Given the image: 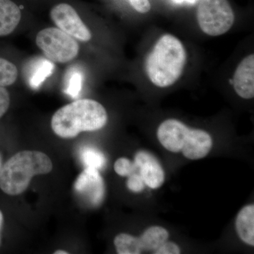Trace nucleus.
I'll use <instances>...</instances> for the list:
<instances>
[{
	"instance_id": "1",
	"label": "nucleus",
	"mask_w": 254,
	"mask_h": 254,
	"mask_svg": "<svg viewBox=\"0 0 254 254\" xmlns=\"http://www.w3.org/2000/svg\"><path fill=\"white\" fill-rule=\"evenodd\" d=\"M107 121L108 114L103 105L95 100L81 99L58 110L52 118L51 127L58 136L71 138L81 132L100 129Z\"/></svg>"
},
{
	"instance_id": "2",
	"label": "nucleus",
	"mask_w": 254,
	"mask_h": 254,
	"mask_svg": "<svg viewBox=\"0 0 254 254\" xmlns=\"http://www.w3.org/2000/svg\"><path fill=\"white\" fill-rule=\"evenodd\" d=\"M186 60V50L182 42L172 35H164L147 58L145 71L153 84L166 88L181 76Z\"/></svg>"
},
{
	"instance_id": "3",
	"label": "nucleus",
	"mask_w": 254,
	"mask_h": 254,
	"mask_svg": "<svg viewBox=\"0 0 254 254\" xmlns=\"http://www.w3.org/2000/svg\"><path fill=\"white\" fill-rule=\"evenodd\" d=\"M53 163L39 151L19 152L0 169V188L9 195H18L27 189L33 176L49 173Z\"/></svg>"
},
{
	"instance_id": "4",
	"label": "nucleus",
	"mask_w": 254,
	"mask_h": 254,
	"mask_svg": "<svg viewBox=\"0 0 254 254\" xmlns=\"http://www.w3.org/2000/svg\"><path fill=\"white\" fill-rule=\"evenodd\" d=\"M196 16L201 31L210 36L225 34L235 22L233 9L227 0H200Z\"/></svg>"
},
{
	"instance_id": "5",
	"label": "nucleus",
	"mask_w": 254,
	"mask_h": 254,
	"mask_svg": "<svg viewBox=\"0 0 254 254\" xmlns=\"http://www.w3.org/2000/svg\"><path fill=\"white\" fill-rule=\"evenodd\" d=\"M36 42L47 58L55 63H69L79 52L77 41L58 28L42 30L37 35Z\"/></svg>"
},
{
	"instance_id": "6",
	"label": "nucleus",
	"mask_w": 254,
	"mask_h": 254,
	"mask_svg": "<svg viewBox=\"0 0 254 254\" xmlns=\"http://www.w3.org/2000/svg\"><path fill=\"white\" fill-rule=\"evenodd\" d=\"M50 17L58 28L73 38L82 42L91 39V31L72 5L64 1L58 3L50 10Z\"/></svg>"
},
{
	"instance_id": "7",
	"label": "nucleus",
	"mask_w": 254,
	"mask_h": 254,
	"mask_svg": "<svg viewBox=\"0 0 254 254\" xmlns=\"http://www.w3.org/2000/svg\"><path fill=\"white\" fill-rule=\"evenodd\" d=\"M74 190L93 205H99L104 198V182L95 169L86 168L76 179Z\"/></svg>"
},
{
	"instance_id": "8",
	"label": "nucleus",
	"mask_w": 254,
	"mask_h": 254,
	"mask_svg": "<svg viewBox=\"0 0 254 254\" xmlns=\"http://www.w3.org/2000/svg\"><path fill=\"white\" fill-rule=\"evenodd\" d=\"M190 128L179 120H165L159 127L157 136L165 149L173 153L181 152Z\"/></svg>"
},
{
	"instance_id": "9",
	"label": "nucleus",
	"mask_w": 254,
	"mask_h": 254,
	"mask_svg": "<svg viewBox=\"0 0 254 254\" xmlns=\"http://www.w3.org/2000/svg\"><path fill=\"white\" fill-rule=\"evenodd\" d=\"M135 165L139 170V175L145 185L156 190L163 185L165 173L158 160L151 153L141 150L135 156Z\"/></svg>"
},
{
	"instance_id": "10",
	"label": "nucleus",
	"mask_w": 254,
	"mask_h": 254,
	"mask_svg": "<svg viewBox=\"0 0 254 254\" xmlns=\"http://www.w3.org/2000/svg\"><path fill=\"white\" fill-rule=\"evenodd\" d=\"M232 83L237 95L244 99L254 96V55H249L241 62L234 75Z\"/></svg>"
},
{
	"instance_id": "11",
	"label": "nucleus",
	"mask_w": 254,
	"mask_h": 254,
	"mask_svg": "<svg viewBox=\"0 0 254 254\" xmlns=\"http://www.w3.org/2000/svg\"><path fill=\"white\" fill-rule=\"evenodd\" d=\"M213 145V140L208 132L190 128L182 151L185 158L199 160L208 154Z\"/></svg>"
},
{
	"instance_id": "12",
	"label": "nucleus",
	"mask_w": 254,
	"mask_h": 254,
	"mask_svg": "<svg viewBox=\"0 0 254 254\" xmlns=\"http://www.w3.org/2000/svg\"><path fill=\"white\" fill-rule=\"evenodd\" d=\"M22 5L14 0H0V38L9 36L17 28L22 17Z\"/></svg>"
},
{
	"instance_id": "13",
	"label": "nucleus",
	"mask_w": 254,
	"mask_h": 254,
	"mask_svg": "<svg viewBox=\"0 0 254 254\" xmlns=\"http://www.w3.org/2000/svg\"><path fill=\"white\" fill-rule=\"evenodd\" d=\"M236 230L241 240L250 246L254 245V205L244 207L238 213Z\"/></svg>"
},
{
	"instance_id": "14",
	"label": "nucleus",
	"mask_w": 254,
	"mask_h": 254,
	"mask_svg": "<svg viewBox=\"0 0 254 254\" xmlns=\"http://www.w3.org/2000/svg\"><path fill=\"white\" fill-rule=\"evenodd\" d=\"M169 233L164 227H150L140 237L143 250L155 252L163 244L168 241Z\"/></svg>"
},
{
	"instance_id": "15",
	"label": "nucleus",
	"mask_w": 254,
	"mask_h": 254,
	"mask_svg": "<svg viewBox=\"0 0 254 254\" xmlns=\"http://www.w3.org/2000/svg\"><path fill=\"white\" fill-rule=\"evenodd\" d=\"M114 243L120 254H139L143 251L140 239L128 234H120L115 237Z\"/></svg>"
},
{
	"instance_id": "16",
	"label": "nucleus",
	"mask_w": 254,
	"mask_h": 254,
	"mask_svg": "<svg viewBox=\"0 0 254 254\" xmlns=\"http://www.w3.org/2000/svg\"><path fill=\"white\" fill-rule=\"evenodd\" d=\"M53 70L54 64L50 60H40L35 65L31 76L28 78L30 86L34 89L39 88L46 78L51 76Z\"/></svg>"
},
{
	"instance_id": "17",
	"label": "nucleus",
	"mask_w": 254,
	"mask_h": 254,
	"mask_svg": "<svg viewBox=\"0 0 254 254\" xmlns=\"http://www.w3.org/2000/svg\"><path fill=\"white\" fill-rule=\"evenodd\" d=\"M80 158L86 168L99 170L105 166L106 158L99 150L93 147H83L80 150Z\"/></svg>"
},
{
	"instance_id": "18",
	"label": "nucleus",
	"mask_w": 254,
	"mask_h": 254,
	"mask_svg": "<svg viewBox=\"0 0 254 254\" xmlns=\"http://www.w3.org/2000/svg\"><path fill=\"white\" fill-rule=\"evenodd\" d=\"M18 68L14 63L0 57V86H10L18 78Z\"/></svg>"
},
{
	"instance_id": "19",
	"label": "nucleus",
	"mask_w": 254,
	"mask_h": 254,
	"mask_svg": "<svg viewBox=\"0 0 254 254\" xmlns=\"http://www.w3.org/2000/svg\"><path fill=\"white\" fill-rule=\"evenodd\" d=\"M82 83H83V76L81 73L77 71L70 73L66 81L65 93L71 96V98H76L81 91Z\"/></svg>"
},
{
	"instance_id": "20",
	"label": "nucleus",
	"mask_w": 254,
	"mask_h": 254,
	"mask_svg": "<svg viewBox=\"0 0 254 254\" xmlns=\"http://www.w3.org/2000/svg\"><path fill=\"white\" fill-rule=\"evenodd\" d=\"M114 168L118 175L123 177H129L136 172L137 169L134 163H131L128 159L125 158L118 159L115 162Z\"/></svg>"
},
{
	"instance_id": "21",
	"label": "nucleus",
	"mask_w": 254,
	"mask_h": 254,
	"mask_svg": "<svg viewBox=\"0 0 254 254\" xmlns=\"http://www.w3.org/2000/svg\"><path fill=\"white\" fill-rule=\"evenodd\" d=\"M127 187L128 190L133 192H141L144 189L145 183L139 174L136 173L130 175L129 178L127 180Z\"/></svg>"
},
{
	"instance_id": "22",
	"label": "nucleus",
	"mask_w": 254,
	"mask_h": 254,
	"mask_svg": "<svg viewBox=\"0 0 254 254\" xmlns=\"http://www.w3.org/2000/svg\"><path fill=\"white\" fill-rule=\"evenodd\" d=\"M10 95L6 87L0 86V118H2L9 109Z\"/></svg>"
},
{
	"instance_id": "23",
	"label": "nucleus",
	"mask_w": 254,
	"mask_h": 254,
	"mask_svg": "<svg viewBox=\"0 0 254 254\" xmlns=\"http://www.w3.org/2000/svg\"><path fill=\"white\" fill-rule=\"evenodd\" d=\"M179 246L173 242H166L153 252L155 254H180Z\"/></svg>"
},
{
	"instance_id": "24",
	"label": "nucleus",
	"mask_w": 254,
	"mask_h": 254,
	"mask_svg": "<svg viewBox=\"0 0 254 254\" xmlns=\"http://www.w3.org/2000/svg\"><path fill=\"white\" fill-rule=\"evenodd\" d=\"M128 1L133 9L141 14L148 12L151 8L148 0H128Z\"/></svg>"
},
{
	"instance_id": "25",
	"label": "nucleus",
	"mask_w": 254,
	"mask_h": 254,
	"mask_svg": "<svg viewBox=\"0 0 254 254\" xmlns=\"http://www.w3.org/2000/svg\"><path fill=\"white\" fill-rule=\"evenodd\" d=\"M177 4H182V3H188V4H194L198 0H173Z\"/></svg>"
},
{
	"instance_id": "26",
	"label": "nucleus",
	"mask_w": 254,
	"mask_h": 254,
	"mask_svg": "<svg viewBox=\"0 0 254 254\" xmlns=\"http://www.w3.org/2000/svg\"><path fill=\"white\" fill-rule=\"evenodd\" d=\"M2 222H3V215H2V213H1V212L0 211V229H1V225H2Z\"/></svg>"
},
{
	"instance_id": "27",
	"label": "nucleus",
	"mask_w": 254,
	"mask_h": 254,
	"mask_svg": "<svg viewBox=\"0 0 254 254\" xmlns=\"http://www.w3.org/2000/svg\"><path fill=\"white\" fill-rule=\"evenodd\" d=\"M55 254H68L67 252H64V251H57L55 252Z\"/></svg>"
},
{
	"instance_id": "28",
	"label": "nucleus",
	"mask_w": 254,
	"mask_h": 254,
	"mask_svg": "<svg viewBox=\"0 0 254 254\" xmlns=\"http://www.w3.org/2000/svg\"><path fill=\"white\" fill-rule=\"evenodd\" d=\"M1 156H0V169H1Z\"/></svg>"
}]
</instances>
